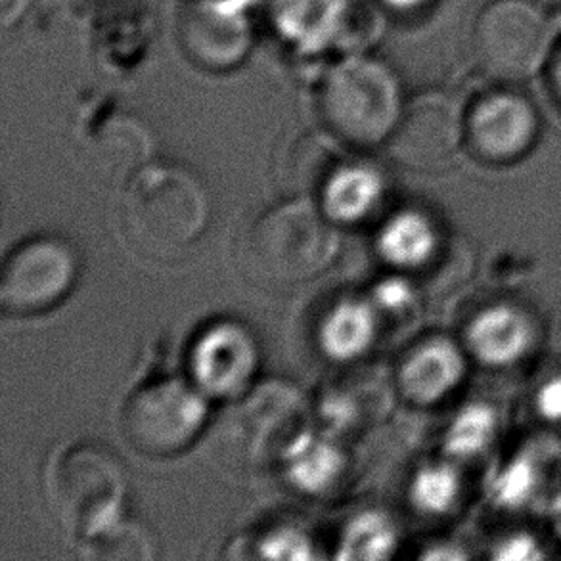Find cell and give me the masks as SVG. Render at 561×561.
<instances>
[{
    "label": "cell",
    "instance_id": "obj_1",
    "mask_svg": "<svg viewBox=\"0 0 561 561\" xmlns=\"http://www.w3.org/2000/svg\"><path fill=\"white\" fill-rule=\"evenodd\" d=\"M307 433V402L299 389L266 379L228 399L207 427V450L228 470L282 463Z\"/></svg>",
    "mask_w": 561,
    "mask_h": 561
},
{
    "label": "cell",
    "instance_id": "obj_2",
    "mask_svg": "<svg viewBox=\"0 0 561 561\" xmlns=\"http://www.w3.org/2000/svg\"><path fill=\"white\" fill-rule=\"evenodd\" d=\"M209 196L196 173L176 163H146L125 183L122 230L146 257L188 250L209 222Z\"/></svg>",
    "mask_w": 561,
    "mask_h": 561
},
{
    "label": "cell",
    "instance_id": "obj_3",
    "mask_svg": "<svg viewBox=\"0 0 561 561\" xmlns=\"http://www.w3.org/2000/svg\"><path fill=\"white\" fill-rule=\"evenodd\" d=\"M337 236L311 197H288L251 220L240 242L243 273L263 286L286 288L324 273Z\"/></svg>",
    "mask_w": 561,
    "mask_h": 561
},
{
    "label": "cell",
    "instance_id": "obj_4",
    "mask_svg": "<svg viewBox=\"0 0 561 561\" xmlns=\"http://www.w3.org/2000/svg\"><path fill=\"white\" fill-rule=\"evenodd\" d=\"M125 493V466L100 443L83 440L64 448L46 478L54 516L79 539L122 517Z\"/></svg>",
    "mask_w": 561,
    "mask_h": 561
},
{
    "label": "cell",
    "instance_id": "obj_5",
    "mask_svg": "<svg viewBox=\"0 0 561 561\" xmlns=\"http://www.w3.org/2000/svg\"><path fill=\"white\" fill-rule=\"evenodd\" d=\"M556 46L554 22L535 0H491L471 30L478 68L504 84L522 83L548 68Z\"/></svg>",
    "mask_w": 561,
    "mask_h": 561
},
{
    "label": "cell",
    "instance_id": "obj_6",
    "mask_svg": "<svg viewBox=\"0 0 561 561\" xmlns=\"http://www.w3.org/2000/svg\"><path fill=\"white\" fill-rule=\"evenodd\" d=\"M320 114L343 142L360 148L379 145L391 137L402 114L399 84L378 61H345L322 87Z\"/></svg>",
    "mask_w": 561,
    "mask_h": 561
},
{
    "label": "cell",
    "instance_id": "obj_7",
    "mask_svg": "<svg viewBox=\"0 0 561 561\" xmlns=\"http://www.w3.org/2000/svg\"><path fill=\"white\" fill-rule=\"evenodd\" d=\"M207 422V394L183 378L137 387L122 409V433L140 455L168 458L188 448Z\"/></svg>",
    "mask_w": 561,
    "mask_h": 561
},
{
    "label": "cell",
    "instance_id": "obj_8",
    "mask_svg": "<svg viewBox=\"0 0 561 561\" xmlns=\"http://www.w3.org/2000/svg\"><path fill=\"white\" fill-rule=\"evenodd\" d=\"M79 274L71 243L58 236H35L18 243L0 274V307L23 319L50 311L68 296Z\"/></svg>",
    "mask_w": 561,
    "mask_h": 561
},
{
    "label": "cell",
    "instance_id": "obj_9",
    "mask_svg": "<svg viewBox=\"0 0 561 561\" xmlns=\"http://www.w3.org/2000/svg\"><path fill=\"white\" fill-rule=\"evenodd\" d=\"M466 142V110L445 92H425L409 106L387 138V150L404 168H443Z\"/></svg>",
    "mask_w": 561,
    "mask_h": 561
},
{
    "label": "cell",
    "instance_id": "obj_10",
    "mask_svg": "<svg viewBox=\"0 0 561 561\" xmlns=\"http://www.w3.org/2000/svg\"><path fill=\"white\" fill-rule=\"evenodd\" d=\"M539 137V112L514 89H496L466 110V142L481 160L510 163L531 150Z\"/></svg>",
    "mask_w": 561,
    "mask_h": 561
},
{
    "label": "cell",
    "instance_id": "obj_11",
    "mask_svg": "<svg viewBox=\"0 0 561 561\" xmlns=\"http://www.w3.org/2000/svg\"><path fill=\"white\" fill-rule=\"evenodd\" d=\"M190 376L207 397L234 399L253 386L259 345L248 328L234 320H217L192 343Z\"/></svg>",
    "mask_w": 561,
    "mask_h": 561
},
{
    "label": "cell",
    "instance_id": "obj_12",
    "mask_svg": "<svg viewBox=\"0 0 561 561\" xmlns=\"http://www.w3.org/2000/svg\"><path fill=\"white\" fill-rule=\"evenodd\" d=\"M397 383L374 366L350 368L320 394V412L337 432H360L389 414Z\"/></svg>",
    "mask_w": 561,
    "mask_h": 561
},
{
    "label": "cell",
    "instance_id": "obj_13",
    "mask_svg": "<svg viewBox=\"0 0 561 561\" xmlns=\"http://www.w3.org/2000/svg\"><path fill=\"white\" fill-rule=\"evenodd\" d=\"M466 360L453 340L427 335L402 355L394 383L397 391L417 407H430L447 399L462 383Z\"/></svg>",
    "mask_w": 561,
    "mask_h": 561
},
{
    "label": "cell",
    "instance_id": "obj_14",
    "mask_svg": "<svg viewBox=\"0 0 561 561\" xmlns=\"http://www.w3.org/2000/svg\"><path fill=\"white\" fill-rule=\"evenodd\" d=\"M537 328L529 312L514 304L486 307L471 319L466 343L471 353L485 365L504 366L516 363L531 351Z\"/></svg>",
    "mask_w": 561,
    "mask_h": 561
},
{
    "label": "cell",
    "instance_id": "obj_15",
    "mask_svg": "<svg viewBox=\"0 0 561 561\" xmlns=\"http://www.w3.org/2000/svg\"><path fill=\"white\" fill-rule=\"evenodd\" d=\"M378 334V317L370 299H342L320 320V345L337 360L360 357L370 350Z\"/></svg>",
    "mask_w": 561,
    "mask_h": 561
},
{
    "label": "cell",
    "instance_id": "obj_16",
    "mask_svg": "<svg viewBox=\"0 0 561 561\" xmlns=\"http://www.w3.org/2000/svg\"><path fill=\"white\" fill-rule=\"evenodd\" d=\"M342 153L317 135L299 138L289 148L278 173V183L289 197H314L322 194L330 176L342 165Z\"/></svg>",
    "mask_w": 561,
    "mask_h": 561
},
{
    "label": "cell",
    "instance_id": "obj_17",
    "mask_svg": "<svg viewBox=\"0 0 561 561\" xmlns=\"http://www.w3.org/2000/svg\"><path fill=\"white\" fill-rule=\"evenodd\" d=\"M439 232L432 219L420 211L397 213L378 236V251L399 268H424L439 251Z\"/></svg>",
    "mask_w": 561,
    "mask_h": 561
},
{
    "label": "cell",
    "instance_id": "obj_18",
    "mask_svg": "<svg viewBox=\"0 0 561 561\" xmlns=\"http://www.w3.org/2000/svg\"><path fill=\"white\" fill-rule=\"evenodd\" d=\"M381 194L383 181L376 169L343 161L322 190L320 202L330 219L355 222L373 211Z\"/></svg>",
    "mask_w": 561,
    "mask_h": 561
},
{
    "label": "cell",
    "instance_id": "obj_19",
    "mask_svg": "<svg viewBox=\"0 0 561 561\" xmlns=\"http://www.w3.org/2000/svg\"><path fill=\"white\" fill-rule=\"evenodd\" d=\"M289 483L309 494L324 493L343 473L342 453L334 443L305 433L282 460Z\"/></svg>",
    "mask_w": 561,
    "mask_h": 561
},
{
    "label": "cell",
    "instance_id": "obj_20",
    "mask_svg": "<svg viewBox=\"0 0 561 561\" xmlns=\"http://www.w3.org/2000/svg\"><path fill=\"white\" fill-rule=\"evenodd\" d=\"M79 542L81 556L92 561H148L156 556L148 529L125 516L81 537Z\"/></svg>",
    "mask_w": 561,
    "mask_h": 561
},
{
    "label": "cell",
    "instance_id": "obj_21",
    "mask_svg": "<svg viewBox=\"0 0 561 561\" xmlns=\"http://www.w3.org/2000/svg\"><path fill=\"white\" fill-rule=\"evenodd\" d=\"M397 542L393 525L381 514H363L351 522L342 542V558L381 560L391 556Z\"/></svg>",
    "mask_w": 561,
    "mask_h": 561
},
{
    "label": "cell",
    "instance_id": "obj_22",
    "mask_svg": "<svg viewBox=\"0 0 561 561\" xmlns=\"http://www.w3.org/2000/svg\"><path fill=\"white\" fill-rule=\"evenodd\" d=\"M374 312L378 317L379 332L407 330L420 319L416 289L402 280L381 282L370 297Z\"/></svg>",
    "mask_w": 561,
    "mask_h": 561
},
{
    "label": "cell",
    "instance_id": "obj_23",
    "mask_svg": "<svg viewBox=\"0 0 561 561\" xmlns=\"http://www.w3.org/2000/svg\"><path fill=\"white\" fill-rule=\"evenodd\" d=\"M335 8L337 0H280L282 27L301 41L324 35Z\"/></svg>",
    "mask_w": 561,
    "mask_h": 561
},
{
    "label": "cell",
    "instance_id": "obj_24",
    "mask_svg": "<svg viewBox=\"0 0 561 561\" xmlns=\"http://www.w3.org/2000/svg\"><path fill=\"white\" fill-rule=\"evenodd\" d=\"M458 494V479L455 473L445 466H430L420 471L416 481L412 485V501L417 508L440 514L447 512L455 504Z\"/></svg>",
    "mask_w": 561,
    "mask_h": 561
},
{
    "label": "cell",
    "instance_id": "obj_25",
    "mask_svg": "<svg viewBox=\"0 0 561 561\" xmlns=\"http://www.w3.org/2000/svg\"><path fill=\"white\" fill-rule=\"evenodd\" d=\"M257 556L273 558V560H305L312 558L311 542L307 535L296 531L291 527H280L266 533L263 540L259 539Z\"/></svg>",
    "mask_w": 561,
    "mask_h": 561
},
{
    "label": "cell",
    "instance_id": "obj_26",
    "mask_svg": "<svg viewBox=\"0 0 561 561\" xmlns=\"http://www.w3.org/2000/svg\"><path fill=\"white\" fill-rule=\"evenodd\" d=\"M548 83H550L552 96H554L556 102L561 107V43L556 46L552 60L548 64Z\"/></svg>",
    "mask_w": 561,
    "mask_h": 561
},
{
    "label": "cell",
    "instance_id": "obj_27",
    "mask_svg": "<svg viewBox=\"0 0 561 561\" xmlns=\"http://www.w3.org/2000/svg\"><path fill=\"white\" fill-rule=\"evenodd\" d=\"M542 407H545L548 414H552V416L561 414V383L550 386V389L542 393Z\"/></svg>",
    "mask_w": 561,
    "mask_h": 561
},
{
    "label": "cell",
    "instance_id": "obj_28",
    "mask_svg": "<svg viewBox=\"0 0 561 561\" xmlns=\"http://www.w3.org/2000/svg\"><path fill=\"white\" fill-rule=\"evenodd\" d=\"M391 7L402 8V10H409V8L417 7V4H422L424 0H387Z\"/></svg>",
    "mask_w": 561,
    "mask_h": 561
}]
</instances>
